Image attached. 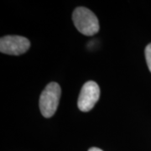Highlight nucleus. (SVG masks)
<instances>
[{"instance_id":"nucleus-1","label":"nucleus","mask_w":151,"mask_h":151,"mask_svg":"<svg viewBox=\"0 0 151 151\" xmlns=\"http://www.w3.org/2000/svg\"><path fill=\"white\" fill-rule=\"evenodd\" d=\"M72 20L77 30L86 36L94 35L99 30V22L97 16L84 7L76 9L72 14Z\"/></svg>"},{"instance_id":"nucleus-4","label":"nucleus","mask_w":151,"mask_h":151,"mask_svg":"<svg viewBox=\"0 0 151 151\" xmlns=\"http://www.w3.org/2000/svg\"><path fill=\"white\" fill-rule=\"evenodd\" d=\"M29 47V40L23 36L7 35L0 40V51L4 54L19 55L25 53Z\"/></svg>"},{"instance_id":"nucleus-5","label":"nucleus","mask_w":151,"mask_h":151,"mask_svg":"<svg viewBox=\"0 0 151 151\" xmlns=\"http://www.w3.org/2000/svg\"><path fill=\"white\" fill-rule=\"evenodd\" d=\"M145 53V59L146 62H147V65L149 67L150 71L151 72V43H150L146 46Z\"/></svg>"},{"instance_id":"nucleus-2","label":"nucleus","mask_w":151,"mask_h":151,"mask_svg":"<svg viewBox=\"0 0 151 151\" xmlns=\"http://www.w3.org/2000/svg\"><path fill=\"white\" fill-rule=\"evenodd\" d=\"M60 86L56 82L49 83L40 97V109L45 118H51L59 105Z\"/></svg>"},{"instance_id":"nucleus-6","label":"nucleus","mask_w":151,"mask_h":151,"mask_svg":"<svg viewBox=\"0 0 151 151\" xmlns=\"http://www.w3.org/2000/svg\"><path fill=\"white\" fill-rule=\"evenodd\" d=\"M88 151H103L101 149H99V148H97V147H92L91 149H89V150Z\"/></svg>"},{"instance_id":"nucleus-3","label":"nucleus","mask_w":151,"mask_h":151,"mask_svg":"<svg viewBox=\"0 0 151 151\" xmlns=\"http://www.w3.org/2000/svg\"><path fill=\"white\" fill-rule=\"evenodd\" d=\"M100 97V88L95 81H89L81 87L77 106L81 112H88L93 108Z\"/></svg>"}]
</instances>
